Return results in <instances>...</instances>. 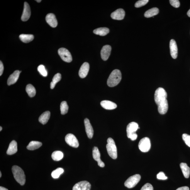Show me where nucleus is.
<instances>
[{"mask_svg":"<svg viewBox=\"0 0 190 190\" xmlns=\"http://www.w3.org/2000/svg\"><path fill=\"white\" fill-rule=\"evenodd\" d=\"M180 167L184 177L186 178H188L190 174V168L186 163H181L180 164Z\"/></svg>","mask_w":190,"mask_h":190,"instance_id":"obj_23","label":"nucleus"},{"mask_svg":"<svg viewBox=\"0 0 190 190\" xmlns=\"http://www.w3.org/2000/svg\"><path fill=\"white\" fill-rule=\"evenodd\" d=\"M139 128L138 124L135 122H132L129 124L127 126L126 132L128 137L130 138L132 135L135 134Z\"/></svg>","mask_w":190,"mask_h":190,"instance_id":"obj_9","label":"nucleus"},{"mask_svg":"<svg viewBox=\"0 0 190 190\" xmlns=\"http://www.w3.org/2000/svg\"><path fill=\"white\" fill-rule=\"evenodd\" d=\"M65 142L71 147L77 148L78 147L79 143L75 136L71 133L68 134L65 138Z\"/></svg>","mask_w":190,"mask_h":190,"instance_id":"obj_8","label":"nucleus"},{"mask_svg":"<svg viewBox=\"0 0 190 190\" xmlns=\"http://www.w3.org/2000/svg\"><path fill=\"white\" fill-rule=\"evenodd\" d=\"M138 147L141 152H148L151 148L149 138L146 137L142 139L139 143Z\"/></svg>","mask_w":190,"mask_h":190,"instance_id":"obj_6","label":"nucleus"},{"mask_svg":"<svg viewBox=\"0 0 190 190\" xmlns=\"http://www.w3.org/2000/svg\"><path fill=\"white\" fill-rule=\"evenodd\" d=\"M38 71L43 76L46 77L47 76V72L46 70L44 65H39L38 68Z\"/></svg>","mask_w":190,"mask_h":190,"instance_id":"obj_33","label":"nucleus"},{"mask_svg":"<svg viewBox=\"0 0 190 190\" xmlns=\"http://www.w3.org/2000/svg\"><path fill=\"white\" fill-rule=\"evenodd\" d=\"M50 113L47 111L43 113L39 117L38 120L40 122L44 125L48 122L50 117Z\"/></svg>","mask_w":190,"mask_h":190,"instance_id":"obj_22","label":"nucleus"},{"mask_svg":"<svg viewBox=\"0 0 190 190\" xmlns=\"http://www.w3.org/2000/svg\"><path fill=\"white\" fill-rule=\"evenodd\" d=\"M31 15V10L30 6L28 3L25 2L24 4V8L21 17L22 20L25 22L28 21Z\"/></svg>","mask_w":190,"mask_h":190,"instance_id":"obj_12","label":"nucleus"},{"mask_svg":"<svg viewBox=\"0 0 190 190\" xmlns=\"http://www.w3.org/2000/svg\"><path fill=\"white\" fill-rule=\"evenodd\" d=\"M36 1L38 2V3H40V2L42 1H41V0H40V1Z\"/></svg>","mask_w":190,"mask_h":190,"instance_id":"obj_43","label":"nucleus"},{"mask_svg":"<svg viewBox=\"0 0 190 190\" xmlns=\"http://www.w3.org/2000/svg\"><path fill=\"white\" fill-rule=\"evenodd\" d=\"M141 179V176L139 174H135L126 180L124 185L129 188H133L135 187L139 182Z\"/></svg>","mask_w":190,"mask_h":190,"instance_id":"obj_5","label":"nucleus"},{"mask_svg":"<svg viewBox=\"0 0 190 190\" xmlns=\"http://www.w3.org/2000/svg\"><path fill=\"white\" fill-rule=\"evenodd\" d=\"M42 145V143L38 141H31L27 146V148L29 150H34L40 148Z\"/></svg>","mask_w":190,"mask_h":190,"instance_id":"obj_24","label":"nucleus"},{"mask_svg":"<svg viewBox=\"0 0 190 190\" xmlns=\"http://www.w3.org/2000/svg\"><path fill=\"white\" fill-rule=\"evenodd\" d=\"M69 106L65 101H63L60 105V110L61 114L62 115L66 114L69 110Z\"/></svg>","mask_w":190,"mask_h":190,"instance_id":"obj_32","label":"nucleus"},{"mask_svg":"<svg viewBox=\"0 0 190 190\" xmlns=\"http://www.w3.org/2000/svg\"><path fill=\"white\" fill-rule=\"evenodd\" d=\"M61 79V75L58 73L56 74L53 77L52 79V81L51 82L50 87L51 89H53L55 87L56 84L59 82Z\"/></svg>","mask_w":190,"mask_h":190,"instance_id":"obj_30","label":"nucleus"},{"mask_svg":"<svg viewBox=\"0 0 190 190\" xmlns=\"http://www.w3.org/2000/svg\"><path fill=\"white\" fill-rule=\"evenodd\" d=\"M2 176V173L1 172H0V177H1Z\"/></svg>","mask_w":190,"mask_h":190,"instance_id":"obj_45","label":"nucleus"},{"mask_svg":"<svg viewBox=\"0 0 190 190\" xmlns=\"http://www.w3.org/2000/svg\"><path fill=\"white\" fill-rule=\"evenodd\" d=\"M19 38L22 41L25 43H28L32 41L34 38L33 35L30 34H21L19 36Z\"/></svg>","mask_w":190,"mask_h":190,"instance_id":"obj_27","label":"nucleus"},{"mask_svg":"<svg viewBox=\"0 0 190 190\" xmlns=\"http://www.w3.org/2000/svg\"><path fill=\"white\" fill-rule=\"evenodd\" d=\"M26 91L29 97H33L35 96L36 93V89L32 85L29 84L27 85Z\"/></svg>","mask_w":190,"mask_h":190,"instance_id":"obj_28","label":"nucleus"},{"mask_svg":"<svg viewBox=\"0 0 190 190\" xmlns=\"http://www.w3.org/2000/svg\"><path fill=\"white\" fill-rule=\"evenodd\" d=\"M63 157V153L61 151H55L52 153V159L55 161H59V160H61Z\"/></svg>","mask_w":190,"mask_h":190,"instance_id":"obj_29","label":"nucleus"},{"mask_svg":"<svg viewBox=\"0 0 190 190\" xmlns=\"http://www.w3.org/2000/svg\"><path fill=\"white\" fill-rule=\"evenodd\" d=\"M121 79V74L120 70L115 69L112 72L107 81V84L110 87H113L119 84Z\"/></svg>","mask_w":190,"mask_h":190,"instance_id":"obj_3","label":"nucleus"},{"mask_svg":"<svg viewBox=\"0 0 190 190\" xmlns=\"http://www.w3.org/2000/svg\"><path fill=\"white\" fill-rule=\"evenodd\" d=\"M187 15L190 18V9L189 10L187 13Z\"/></svg>","mask_w":190,"mask_h":190,"instance_id":"obj_42","label":"nucleus"},{"mask_svg":"<svg viewBox=\"0 0 190 190\" xmlns=\"http://www.w3.org/2000/svg\"><path fill=\"white\" fill-rule=\"evenodd\" d=\"M46 22L53 28H55L57 25V21L54 14L52 13L49 14L46 16Z\"/></svg>","mask_w":190,"mask_h":190,"instance_id":"obj_16","label":"nucleus"},{"mask_svg":"<svg viewBox=\"0 0 190 190\" xmlns=\"http://www.w3.org/2000/svg\"><path fill=\"white\" fill-rule=\"evenodd\" d=\"M167 97V92L162 88H158L156 90L154 95L155 101L158 106V112L160 114H164L168 111V104Z\"/></svg>","mask_w":190,"mask_h":190,"instance_id":"obj_1","label":"nucleus"},{"mask_svg":"<svg viewBox=\"0 0 190 190\" xmlns=\"http://www.w3.org/2000/svg\"><path fill=\"white\" fill-rule=\"evenodd\" d=\"M93 157L95 160L98 162L99 167L102 168L105 167L104 163L101 159V153L98 148L94 147L92 151Z\"/></svg>","mask_w":190,"mask_h":190,"instance_id":"obj_11","label":"nucleus"},{"mask_svg":"<svg viewBox=\"0 0 190 190\" xmlns=\"http://www.w3.org/2000/svg\"><path fill=\"white\" fill-rule=\"evenodd\" d=\"M153 187L150 184L147 183L144 185L141 190H153Z\"/></svg>","mask_w":190,"mask_h":190,"instance_id":"obj_37","label":"nucleus"},{"mask_svg":"<svg viewBox=\"0 0 190 190\" xmlns=\"http://www.w3.org/2000/svg\"><path fill=\"white\" fill-rule=\"evenodd\" d=\"M148 0H140L136 2L135 4L136 8H138L145 5L148 2Z\"/></svg>","mask_w":190,"mask_h":190,"instance_id":"obj_34","label":"nucleus"},{"mask_svg":"<svg viewBox=\"0 0 190 190\" xmlns=\"http://www.w3.org/2000/svg\"><path fill=\"white\" fill-rule=\"evenodd\" d=\"M157 179L159 180H165L168 179V177L165 176L164 173L160 172L157 175Z\"/></svg>","mask_w":190,"mask_h":190,"instance_id":"obj_38","label":"nucleus"},{"mask_svg":"<svg viewBox=\"0 0 190 190\" xmlns=\"http://www.w3.org/2000/svg\"><path fill=\"white\" fill-rule=\"evenodd\" d=\"M176 190H190L189 188L187 186H184L180 187Z\"/></svg>","mask_w":190,"mask_h":190,"instance_id":"obj_40","label":"nucleus"},{"mask_svg":"<svg viewBox=\"0 0 190 190\" xmlns=\"http://www.w3.org/2000/svg\"><path fill=\"white\" fill-rule=\"evenodd\" d=\"M12 170L14 178L16 181L21 186H23L25 184L26 176L23 170L17 165H14L12 167Z\"/></svg>","mask_w":190,"mask_h":190,"instance_id":"obj_2","label":"nucleus"},{"mask_svg":"<svg viewBox=\"0 0 190 190\" xmlns=\"http://www.w3.org/2000/svg\"><path fill=\"white\" fill-rule=\"evenodd\" d=\"M91 184L87 181H82L77 183L73 187V190H90Z\"/></svg>","mask_w":190,"mask_h":190,"instance_id":"obj_10","label":"nucleus"},{"mask_svg":"<svg viewBox=\"0 0 190 190\" xmlns=\"http://www.w3.org/2000/svg\"><path fill=\"white\" fill-rule=\"evenodd\" d=\"M182 137L186 144L190 147V135L184 133L183 134Z\"/></svg>","mask_w":190,"mask_h":190,"instance_id":"obj_35","label":"nucleus"},{"mask_svg":"<svg viewBox=\"0 0 190 190\" xmlns=\"http://www.w3.org/2000/svg\"><path fill=\"white\" fill-rule=\"evenodd\" d=\"M109 29L107 28H100L95 29L93 31L94 34L97 35L104 36L109 33Z\"/></svg>","mask_w":190,"mask_h":190,"instance_id":"obj_25","label":"nucleus"},{"mask_svg":"<svg viewBox=\"0 0 190 190\" xmlns=\"http://www.w3.org/2000/svg\"><path fill=\"white\" fill-rule=\"evenodd\" d=\"M89 69V65L87 62H85L82 65L80 68L79 74L81 78H84L86 77L88 74Z\"/></svg>","mask_w":190,"mask_h":190,"instance_id":"obj_17","label":"nucleus"},{"mask_svg":"<svg viewBox=\"0 0 190 190\" xmlns=\"http://www.w3.org/2000/svg\"><path fill=\"white\" fill-rule=\"evenodd\" d=\"M2 130V128L1 126L0 127V131H1Z\"/></svg>","mask_w":190,"mask_h":190,"instance_id":"obj_44","label":"nucleus"},{"mask_svg":"<svg viewBox=\"0 0 190 190\" xmlns=\"http://www.w3.org/2000/svg\"><path fill=\"white\" fill-rule=\"evenodd\" d=\"M159 9L157 8H153L147 10L144 14V16L146 18H150L151 17L157 15L159 13Z\"/></svg>","mask_w":190,"mask_h":190,"instance_id":"obj_26","label":"nucleus"},{"mask_svg":"<svg viewBox=\"0 0 190 190\" xmlns=\"http://www.w3.org/2000/svg\"><path fill=\"white\" fill-rule=\"evenodd\" d=\"M18 152V144L16 141H12L10 144L6 153L9 155H12Z\"/></svg>","mask_w":190,"mask_h":190,"instance_id":"obj_20","label":"nucleus"},{"mask_svg":"<svg viewBox=\"0 0 190 190\" xmlns=\"http://www.w3.org/2000/svg\"><path fill=\"white\" fill-rule=\"evenodd\" d=\"M58 54L61 58L64 61L67 62H70L72 60L71 53L66 49L62 48L58 50Z\"/></svg>","mask_w":190,"mask_h":190,"instance_id":"obj_7","label":"nucleus"},{"mask_svg":"<svg viewBox=\"0 0 190 190\" xmlns=\"http://www.w3.org/2000/svg\"><path fill=\"white\" fill-rule=\"evenodd\" d=\"M64 172V170L62 168H58L54 170H53L52 173V177L53 179H57L59 177L60 175Z\"/></svg>","mask_w":190,"mask_h":190,"instance_id":"obj_31","label":"nucleus"},{"mask_svg":"<svg viewBox=\"0 0 190 190\" xmlns=\"http://www.w3.org/2000/svg\"><path fill=\"white\" fill-rule=\"evenodd\" d=\"M107 142L106 148L108 154L113 159H116L117 157V151L115 142L113 138H109Z\"/></svg>","mask_w":190,"mask_h":190,"instance_id":"obj_4","label":"nucleus"},{"mask_svg":"<svg viewBox=\"0 0 190 190\" xmlns=\"http://www.w3.org/2000/svg\"><path fill=\"white\" fill-rule=\"evenodd\" d=\"M170 49L172 57L174 59H176L177 57L178 49L176 42L174 39L170 41Z\"/></svg>","mask_w":190,"mask_h":190,"instance_id":"obj_18","label":"nucleus"},{"mask_svg":"<svg viewBox=\"0 0 190 190\" xmlns=\"http://www.w3.org/2000/svg\"><path fill=\"white\" fill-rule=\"evenodd\" d=\"M103 108L108 110H112L117 108V105L113 102L109 101H102L101 103Z\"/></svg>","mask_w":190,"mask_h":190,"instance_id":"obj_21","label":"nucleus"},{"mask_svg":"<svg viewBox=\"0 0 190 190\" xmlns=\"http://www.w3.org/2000/svg\"><path fill=\"white\" fill-rule=\"evenodd\" d=\"M125 12L123 9H119L117 10L111 14L112 18L115 20H122L125 17Z\"/></svg>","mask_w":190,"mask_h":190,"instance_id":"obj_13","label":"nucleus"},{"mask_svg":"<svg viewBox=\"0 0 190 190\" xmlns=\"http://www.w3.org/2000/svg\"><path fill=\"white\" fill-rule=\"evenodd\" d=\"M84 124L85 130L89 138L91 139L93 135L94 131L88 119L86 118L84 120Z\"/></svg>","mask_w":190,"mask_h":190,"instance_id":"obj_15","label":"nucleus"},{"mask_svg":"<svg viewBox=\"0 0 190 190\" xmlns=\"http://www.w3.org/2000/svg\"><path fill=\"white\" fill-rule=\"evenodd\" d=\"M170 3L172 6L175 8H178L180 6V2L178 0H170Z\"/></svg>","mask_w":190,"mask_h":190,"instance_id":"obj_36","label":"nucleus"},{"mask_svg":"<svg viewBox=\"0 0 190 190\" xmlns=\"http://www.w3.org/2000/svg\"><path fill=\"white\" fill-rule=\"evenodd\" d=\"M111 51V46L107 45L103 46L101 51L102 59L104 61H106L108 60L110 55Z\"/></svg>","mask_w":190,"mask_h":190,"instance_id":"obj_14","label":"nucleus"},{"mask_svg":"<svg viewBox=\"0 0 190 190\" xmlns=\"http://www.w3.org/2000/svg\"><path fill=\"white\" fill-rule=\"evenodd\" d=\"M21 72L18 70H16L10 76L7 81V84L9 86L15 83L19 78Z\"/></svg>","mask_w":190,"mask_h":190,"instance_id":"obj_19","label":"nucleus"},{"mask_svg":"<svg viewBox=\"0 0 190 190\" xmlns=\"http://www.w3.org/2000/svg\"><path fill=\"white\" fill-rule=\"evenodd\" d=\"M0 190H8V189L5 188L1 186L0 187Z\"/></svg>","mask_w":190,"mask_h":190,"instance_id":"obj_41","label":"nucleus"},{"mask_svg":"<svg viewBox=\"0 0 190 190\" xmlns=\"http://www.w3.org/2000/svg\"><path fill=\"white\" fill-rule=\"evenodd\" d=\"M4 65L3 63L1 61H0V76L3 74L4 71Z\"/></svg>","mask_w":190,"mask_h":190,"instance_id":"obj_39","label":"nucleus"}]
</instances>
